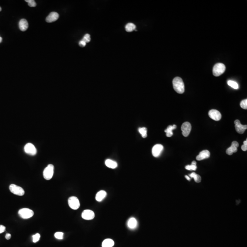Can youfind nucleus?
<instances>
[{
    "label": "nucleus",
    "mask_w": 247,
    "mask_h": 247,
    "mask_svg": "<svg viewBox=\"0 0 247 247\" xmlns=\"http://www.w3.org/2000/svg\"><path fill=\"white\" fill-rule=\"evenodd\" d=\"M63 235L64 233L62 232H57L55 233V237L57 239H62L63 238Z\"/></svg>",
    "instance_id": "obj_28"
},
{
    "label": "nucleus",
    "mask_w": 247,
    "mask_h": 247,
    "mask_svg": "<svg viewBox=\"0 0 247 247\" xmlns=\"http://www.w3.org/2000/svg\"><path fill=\"white\" fill-rule=\"evenodd\" d=\"M1 11V7H0V12Z\"/></svg>",
    "instance_id": "obj_39"
},
{
    "label": "nucleus",
    "mask_w": 247,
    "mask_h": 247,
    "mask_svg": "<svg viewBox=\"0 0 247 247\" xmlns=\"http://www.w3.org/2000/svg\"><path fill=\"white\" fill-rule=\"evenodd\" d=\"M185 169L188 170H194V171H195L197 169V166L195 165H187L186 166Z\"/></svg>",
    "instance_id": "obj_31"
},
{
    "label": "nucleus",
    "mask_w": 247,
    "mask_h": 247,
    "mask_svg": "<svg viewBox=\"0 0 247 247\" xmlns=\"http://www.w3.org/2000/svg\"><path fill=\"white\" fill-rule=\"evenodd\" d=\"M114 241L111 239H106L102 243V247H112L114 245Z\"/></svg>",
    "instance_id": "obj_21"
},
{
    "label": "nucleus",
    "mask_w": 247,
    "mask_h": 247,
    "mask_svg": "<svg viewBox=\"0 0 247 247\" xmlns=\"http://www.w3.org/2000/svg\"><path fill=\"white\" fill-rule=\"evenodd\" d=\"M139 132H140L142 137L144 138L147 137V128L145 127L139 128Z\"/></svg>",
    "instance_id": "obj_24"
},
{
    "label": "nucleus",
    "mask_w": 247,
    "mask_h": 247,
    "mask_svg": "<svg viewBox=\"0 0 247 247\" xmlns=\"http://www.w3.org/2000/svg\"><path fill=\"white\" fill-rule=\"evenodd\" d=\"M210 156V152L207 150H203L196 157V159L198 161H201L205 159L208 158Z\"/></svg>",
    "instance_id": "obj_15"
},
{
    "label": "nucleus",
    "mask_w": 247,
    "mask_h": 247,
    "mask_svg": "<svg viewBox=\"0 0 247 247\" xmlns=\"http://www.w3.org/2000/svg\"><path fill=\"white\" fill-rule=\"evenodd\" d=\"M177 128L176 125H169L167 127V129H166L164 131V132L166 133V136L169 137H170L173 135V130L174 129H175Z\"/></svg>",
    "instance_id": "obj_19"
},
{
    "label": "nucleus",
    "mask_w": 247,
    "mask_h": 247,
    "mask_svg": "<svg viewBox=\"0 0 247 247\" xmlns=\"http://www.w3.org/2000/svg\"><path fill=\"white\" fill-rule=\"evenodd\" d=\"M226 70V66L223 63H217L214 66L213 74L215 76H219L223 73Z\"/></svg>",
    "instance_id": "obj_2"
},
{
    "label": "nucleus",
    "mask_w": 247,
    "mask_h": 247,
    "mask_svg": "<svg viewBox=\"0 0 247 247\" xmlns=\"http://www.w3.org/2000/svg\"><path fill=\"white\" fill-rule=\"evenodd\" d=\"M9 189L12 193L18 196H22L24 195L25 191L22 187L14 184H12L9 186Z\"/></svg>",
    "instance_id": "obj_5"
},
{
    "label": "nucleus",
    "mask_w": 247,
    "mask_h": 247,
    "mask_svg": "<svg viewBox=\"0 0 247 247\" xmlns=\"http://www.w3.org/2000/svg\"><path fill=\"white\" fill-rule=\"evenodd\" d=\"M191 130V125L189 122H185L181 126V131H182V135L185 137H188L190 134Z\"/></svg>",
    "instance_id": "obj_8"
},
{
    "label": "nucleus",
    "mask_w": 247,
    "mask_h": 247,
    "mask_svg": "<svg viewBox=\"0 0 247 247\" xmlns=\"http://www.w3.org/2000/svg\"><path fill=\"white\" fill-rule=\"evenodd\" d=\"M239 147V144L236 141H233L231 143V145L230 148L226 150V153L229 155H231L233 153H235L238 151V148Z\"/></svg>",
    "instance_id": "obj_12"
},
{
    "label": "nucleus",
    "mask_w": 247,
    "mask_h": 247,
    "mask_svg": "<svg viewBox=\"0 0 247 247\" xmlns=\"http://www.w3.org/2000/svg\"><path fill=\"white\" fill-rule=\"evenodd\" d=\"M105 165L108 168L113 169L117 168L118 166L117 163L116 162L111 159H107L105 161Z\"/></svg>",
    "instance_id": "obj_20"
},
{
    "label": "nucleus",
    "mask_w": 247,
    "mask_h": 247,
    "mask_svg": "<svg viewBox=\"0 0 247 247\" xmlns=\"http://www.w3.org/2000/svg\"><path fill=\"white\" fill-rule=\"evenodd\" d=\"M163 150V145L161 144H156L152 149V154L156 158L159 157Z\"/></svg>",
    "instance_id": "obj_13"
},
{
    "label": "nucleus",
    "mask_w": 247,
    "mask_h": 247,
    "mask_svg": "<svg viewBox=\"0 0 247 247\" xmlns=\"http://www.w3.org/2000/svg\"><path fill=\"white\" fill-rule=\"evenodd\" d=\"M135 28V25L132 23H129L125 26V30L127 32H131L133 31Z\"/></svg>",
    "instance_id": "obj_23"
},
{
    "label": "nucleus",
    "mask_w": 247,
    "mask_h": 247,
    "mask_svg": "<svg viewBox=\"0 0 247 247\" xmlns=\"http://www.w3.org/2000/svg\"><path fill=\"white\" fill-rule=\"evenodd\" d=\"M82 217L83 219L86 220H91L95 217L94 212L90 210H86L83 211L82 214Z\"/></svg>",
    "instance_id": "obj_11"
},
{
    "label": "nucleus",
    "mask_w": 247,
    "mask_h": 247,
    "mask_svg": "<svg viewBox=\"0 0 247 247\" xmlns=\"http://www.w3.org/2000/svg\"><path fill=\"white\" fill-rule=\"evenodd\" d=\"M189 176L191 178H193L195 179V181L196 183H200L201 181V178L200 176L199 175L196 174L195 173H192L189 175Z\"/></svg>",
    "instance_id": "obj_22"
},
{
    "label": "nucleus",
    "mask_w": 247,
    "mask_h": 247,
    "mask_svg": "<svg viewBox=\"0 0 247 247\" xmlns=\"http://www.w3.org/2000/svg\"><path fill=\"white\" fill-rule=\"evenodd\" d=\"M191 165H192L196 166V161H193L192 162V163H191Z\"/></svg>",
    "instance_id": "obj_36"
},
{
    "label": "nucleus",
    "mask_w": 247,
    "mask_h": 247,
    "mask_svg": "<svg viewBox=\"0 0 247 247\" xmlns=\"http://www.w3.org/2000/svg\"><path fill=\"white\" fill-rule=\"evenodd\" d=\"M68 204L70 208L73 210H77L80 206L79 200L75 196H72L69 198Z\"/></svg>",
    "instance_id": "obj_6"
},
{
    "label": "nucleus",
    "mask_w": 247,
    "mask_h": 247,
    "mask_svg": "<svg viewBox=\"0 0 247 247\" xmlns=\"http://www.w3.org/2000/svg\"><path fill=\"white\" fill-rule=\"evenodd\" d=\"M240 107L242 109L244 110H247V99L243 100L240 103Z\"/></svg>",
    "instance_id": "obj_26"
},
{
    "label": "nucleus",
    "mask_w": 247,
    "mask_h": 247,
    "mask_svg": "<svg viewBox=\"0 0 247 247\" xmlns=\"http://www.w3.org/2000/svg\"><path fill=\"white\" fill-rule=\"evenodd\" d=\"M26 2L28 3V6L30 7H35L36 6V3L34 0H26Z\"/></svg>",
    "instance_id": "obj_29"
},
{
    "label": "nucleus",
    "mask_w": 247,
    "mask_h": 247,
    "mask_svg": "<svg viewBox=\"0 0 247 247\" xmlns=\"http://www.w3.org/2000/svg\"><path fill=\"white\" fill-rule=\"evenodd\" d=\"M173 89L179 94H182L185 92V85L181 78L176 77L173 81Z\"/></svg>",
    "instance_id": "obj_1"
},
{
    "label": "nucleus",
    "mask_w": 247,
    "mask_h": 247,
    "mask_svg": "<svg viewBox=\"0 0 247 247\" xmlns=\"http://www.w3.org/2000/svg\"><path fill=\"white\" fill-rule=\"evenodd\" d=\"M59 17V15L56 12H52L49 14L48 17L46 18V21L47 22H54L56 21L57 19H58Z\"/></svg>",
    "instance_id": "obj_14"
},
{
    "label": "nucleus",
    "mask_w": 247,
    "mask_h": 247,
    "mask_svg": "<svg viewBox=\"0 0 247 247\" xmlns=\"http://www.w3.org/2000/svg\"><path fill=\"white\" fill-rule=\"evenodd\" d=\"M6 230V227L3 225H0V234L4 232Z\"/></svg>",
    "instance_id": "obj_33"
},
{
    "label": "nucleus",
    "mask_w": 247,
    "mask_h": 247,
    "mask_svg": "<svg viewBox=\"0 0 247 247\" xmlns=\"http://www.w3.org/2000/svg\"><path fill=\"white\" fill-rule=\"evenodd\" d=\"M82 40H83V41L85 42L86 43H87L89 42L91 40V38L90 35H89V34H86V35H85V36L83 37V38Z\"/></svg>",
    "instance_id": "obj_30"
},
{
    "label": "nucleus",
    "mask_w": 247,
    "mask_h": 247,
    "mask_svg": "<svg viewBox=\"0 0 247 247\" xmlns=\"http://www.w3.org/2000/svg\"><path fill=\"white\" fill-rule=\"evenodd\" d=\"M242 150L244 151H246L247 150V140L246 139V141H244V145H242L241 147Z\"/></svg>",
    "instance_id": "obj_32"
},
{
    "label": "nucleus",
    "mask_w": 247,
    "mask_h": 247,
    "mask_svg": "<svg viewBox=\"0 0 247 247\" xmlns=\"http://www.w3.org/2000/svg\"><path fill=\"white\" fill-rule=\"evenodd\" d=\"M234 124H235V129L237 132L240 134H242L245 132V130H247V125H242L239 120H235Z\"/></svg>",
    "instance_id": "obj_9"
},
{
    "label": "nucleus",
    "mask_w": 247,
    "mask_h": 247,
    "mask_svg": "<svg viewBox=\"0 0 247 247\" xmlns=\"http://www.w3.org/2000/svg\"><path fill=\"white\" fill-rule=\"evenodd\" d=\"M54 166L52 164H49L47 167L45 168L43 172L44 178L46 180H50L52 178L54 175Z\"/></svg>",
    "instance_id": "obj_3"
},
{
    "label": "nucleus",
    "mask_w": 247,
    "mask_h": 247,
    "mask_svg": "<svg viewBox=\"0 0 247 247\" xmlns=\"http://www.w3.org/2000/svg\"><path fill=\"white\" fill-rule=\"evenodd\" d=\"M2 39L1 36H0V43L2 42Z\"/></svg>",
    "instance_id": "obj_38"
},
{
    "label": "nucleus",
    "mask_w": 247,
    "mask_h": 247,
    "mask_svg": "<svg viewBox=\"0 0 247 247\" xmlns=\"http://www.w3.org/2000/svg\"><path fill=\"white\" fill-rule=\"evenodd\" d=\"M128 227L130 229H135L137 226V220L135 218H130L129 220L127 223Z\"/></svg>",
    "instance_id": "obj_18"
},
{
    "label": "nucleus",
    "mask_w": 247,
    "mask_h": 247,
    "mask_svg": "<svg viewBox=\"0 0 247 247\" xmlns=\"http://www.w3.org/2000/svg\"><path fill=\"white\" fill-rule=\"evenodd\" d=\"M209 117L215 121H219L221 119V114L220 112L216 110H211L208 113Z\"/></svg>",
    "instance_id": "obj_10"
},
{
    "label": "nucleus",
    "mask_w": 247,
    "mask_h": 247,
    "mask_svg": "<svg viewBox=\"0 0 247 247\" xmlns=\"http://www.w3.org/2000/svg\"><path fill=\"white\" fill-rule=\"evenodd\" d=\"M32 241L34 243H36L37 242H38L40 239V235L39 233H36V234L33 235L32 236Z\"/></svg>",
    "instance_id": "obj_27"
},
{
    "label": "nucleus",
    "mask_w": 247,
    "mask_h": 247,
    "mask_svg": "<svg viewBox=\"0 0 247 247\" xmlns=\"http://www.w3.org/2000/svg\"><path fill=\"white\" fill-rule=\"evenodd\" d=\"M79 45L81 47H85L86 46V43L83 41V40H81L80 41L79 43Z\"/></svg>",
    "instance_id": "obj_34"
},
{
    "label": "nucleus",
    "mask_w": 247,
    "mask_h": 247,
    "mask_svg": "<svg viewBox=\"0 0 247 247\" xmlns=\"http://www.w3.org/2000/svg\"><path fill=\"white\" fill-rule=\"evenodd\" d=\"M5 238H6L7 240H9L11 238V235L9 233H7L6 234V236H5Z\"/></svg>",
    "instance_id": "obj_35"
},
{
    "label": "nucleus",
    "mask_w": 247,
    "mask_h": 247,
    "mask_svg": "<svg viewBox=\"0 0 247 247\" xmlns=\"http://www.w3.org/2000/svg\"><path fill=\"white\" fill-rule=\"evenodd\" d=\"M19 28L22 31H25L28 28V22L26 19H22L20 20L19 22Z\"/></svg>",
    "instance_id": "obj_16"
},
{
    "label": "nucleus",
    "mask_w": 247,
    "mask_h": 247,
    "mask_svg": "<svg viewBox=\"0 0 247 247\" xmlns=\"http://www.w3.org/2000/svg\"><path fill=\"white\" fill-rule=\"evenodd\" d=\"M185 177L186 179H187V180H189V181H190L191 180V179L188 176L185 175Z\"/></svg>",
    "instance_id": "obj_37"
},
{
    "label": "nucleus",
    "mask_w": 247,
    "mask_h": 247,
    "mask_svg": "<svg viewBox=\"0 0 247 247\" xmlns=\"http://www.w3.org/2000/svg\"><path fill=\"white\" fill-rule=\"evenodd\" d=\"M107 196V193L104 190H100L97 192L96 196V200L97 201H100L102 200L106 197Z\"/></svg>",
    "instance_id": "obj_17"
},
{
    "label": "nucleus",
    "mask_w": 247,
    "mask_h": 247,
    "mask_svg": "<svg viewBox=\"0 0 247 247\" xmlns=\"http://www.w3.org/2000/svg\"><path fill=\"white\" fill-rule=\"evenodd\" d=\"M25 152L31 156H35L37 153V149L34 145L31 143L26 144L24 148Z\"/></svg>",
    "instance_id": "obj_7"
},
{
    "label": "nucleus",
    "mask_w": 247,
    "mask_h": 247,
    "mask_svg": "<svg viewBox=\"0 0 247 247\" xmlns=\"http://www.w3.org/2000/svg\"><path fill=\"white\" fill-rule=\"evenodd\" d=\"M227 84L229 85V86L232 87L233 89H238L239 88L238 84L236 82H234L233 81L229 80L227 81Z\"/></svg>",
    "instance_id": "obj_25"
},
{
    "label": "nucleus",
    "mask_w": 247,
    "mask_h": 247,
    "mask_svg": "<svg viewBox=\"0 0 247 247\" xmlns=\"http://www.w3.org/2000/svg\"><path fill=\"white\" fill-rule=\"evenodd\" d=\"M18 214L22 219H28L34 216V211L28 208H22L18 211Z\"/></svg>",
    "instance_id": "obj_4"
}]
</instances>
